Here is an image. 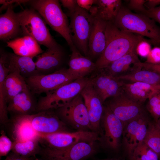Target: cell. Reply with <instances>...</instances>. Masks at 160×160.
<instances>
[{"instance_id": "obj_1", "label": "cell", "mask_w": 160, "mask_h": 160, "mask_svg": "<svg viewBox=\"0 0 160 160\" xmlns=\"http://www.w3.org/2000/svg\"><path fill=\"white\" fill-rule=\"evenodd\" d=\"M104 50L95 63L96 70L103 69L125 55L135 51L142 36L122 30L113 22H107Z\"/></svg>"}, {"instance_id": "obj_2", "label": "cell", "mask_w": 160, "mask_h": 160, "mask_svg": "<svg viewBox=\"0 0 160 160\" xmlns=\"http://www.w3.org/2000/svg\"><path fill=\"white\" fill-rule=\"evenodd\" d=\"M119 29L145 36L156 44H160V28L155 21L145 15L135 13L122 6L113 22Z\"/></svg>"}, {"instance_id": "obj_3", "label": "cell", "mask_w": 160, "mask_h": 160, "mask_svg": "<svg viewBox=\"0 0 160 160\" xmlns=\"http://www.w3.org/2000/svg\"><path fill=\"white\" fill-rule=\"evenodd\" d=\"M28 2L39 13L45 23L64 39L70 48L74 46L67 16L63 11L59 1L34 0H29Z\"/></svg>"}, {"instance_id": "obj_4", "label": "cell", "mask_w": 160, "mask_h": 160, "mask_svg": "<svg viewBox=\"0 0 160 160\" xmlns=\"http://www.w3.org/2000/svg\"><path fill=\"white\" fill-rule=\"evenodd\" d=\"M89 81V78H79L46 94L37 103L36 111L57 109L64 106L80 94Z\"/></svg>"}, {"instance_id": "obj_5", "label": "cell", "mask_w": 160, "mask_h": 160, "mask_svg": "<svg viewBox=\"0 0 160 160\" xmlns=\"http://www.w3.org/2000/svg\"><path fill=\"white\" fill-rule=\"evenodd\" d=\"M70 18L69 28L74 45L83 55L88 57V43L94 17L88 11L78 5L68 12Z\"/></svg>"}, {"instance_id": "obj_6", "label": "cell", "mask_w": 160, "mask_h": 160, "mask_svg": "<svg viewBox=\"0 0 160 160\" xmlns=\"http://www.w3.org/2000/svg\"><path fill=\"white\" fill-rule=\"evenodd\" d=\"M20 25L24 36L33 38L39 44L47 49L59 44L51 34L46 23L39 13L33 8L21 12Z\"/></svg>"}, {"instance_id": "obj_7", "label": "cell", "mask_w": 160, "mask_h": 160, "mask_svg": "<svg viewBox=\"0 0 160 160\" xmlns=\"http://www.w3.org/2000/svg\"><path fill=\"white\" fill-rule=\"evenodd\" d=\"M100 134L92 131H77L47 134H39V141L42 147L63 150L80 142L100 141Z\"/></svg>"}, {"instance_id": "obj_8", "label": "cell", "mask_w": 160, "mask_h": 160, "mask_svg": "<svg viewBox=\"0 0 160 160\" xmlns=\"http://www.w3.org/2000/svg\"><path fill=\"white\" fill-rule=\"evenodd\" d=\"M68 68H62L53 73L39 75L25 79L33 94H46L79 78Z\"/></svg>"}, {"instance_id": "obj_9", "label": "cell", "mask_w": 160, "mask_h": 160, "mask_svg": "<svg viewBox=\"0 0 160 160\" xmlns=\"http://www.w3.org/2000/svg\"><path fill=\"white\" fill-rule=\"evenodd\" d=\"M56 110L57 114L66 124L77 131H91L87 109L80 93Z\"/></svg>"}, {"instance_id": "obj_10", "label": "cell", "mask_w": 160, "mask_h": 160, "mask_svg": "<svg viewBox=\"0 0 160 160\" xmlns=\"http://www.w3.org/2000/svg\"><path fill=\"white\" fill-rule=\"evenodd\" d=\"M104 104L124 124L136 118L145 111L143 104L130 98L123 91L108 99Z\"/></svg>"}, {"instance_id": "obj_11", "label": "cell", "mask_w": 160, "mask_h": 160, "mask_svg": "<svg viewBox=\"0 0 160 160\" xmlns=\"http://www.w3.org/2000/svg\"><path fill=\"white\" fill-rule=\"evenodd\" d=\"M124 127V123L106 106L104 105L100 128L101 142L106 148L118 150Z\"/></svg>"}, {"instance_id": "obj_12", "label": "cell", "mask_w": 160, "mask_h": 160, "mask_svg": "<svg viewBox=\"0 0 160 160\" xmlns=\"http://www.w3.org/2000/svg\"><path fill=\"white\" fill-rule=\"evenodd\" d=\"M150 121L145 111L125 125L122 135L123 143L130 159L136 148L143 142Z\"/></svg>"}, {"instance_id": "obj_13", "label": "cell", "mask_w": 160, "mask_h": 160, "mask_svg": "<svg viewBox=\"0 0 160 160\" xmlns=\"http://www.w3.org/2000/svg\"><path fill=\"white\" fill-rule=\"evenodd\" d=\"M96 141L80 142L66 148L60 150L42 148L40 154L47 160H83L95 154Z\"/></svg>"}, {"instance_id": "obj_14", "label": "cell", "mask_w": 160, "mask_h": 160, "mask_svg": "<svg viewBox=\"0 0 160 160\" xmlns=\"http://www.w3.org/2000/svg\"><path fill=\"white\" fill-rule=\"evenodd\" d=\"M52 110L27 115L34 129L41 134L69 132L67 124Z\"/></svg>"}, {"instance_id": "obj_15", "label": "cell", "mask_w": 160, "mask_h": 160, "mask_svg": "<svg viewBox=\"0 0 160 160\" xmlns=\"http://www.w3.org/2000/svg\"><path fill=\"white\" fill-rule=\"evenodd\" d=\"M80 94L87 109L90 130L99 133L101 135L100 123L104 104L94 88L90 80Z\"/></svg>"}, {"instance_id": "obj_16", "label": "cell", "mask_w": 160, "mask_h": 160, "mask_svg": "<svg viewBox=\"0 0 160 160\" xmlns=\"http://www.w3.org/2000/svg\"><path fill=\"white\" fill-rule=\"evenodd\" d=\"M94 73L89 77L90 81L103 104L108 99L116 95L122 90V81L103 69Z\"/></svg>"}, {"instance_id": "obj_17", "label": "cell", "mask_w": 160, "mask_h": 160, "mask_svg": "<svg viewBox=\"0 0 160 160\" xmlns=\"http://www.w3.org/2000/svg\"><path fill=\"white\" fill-rule=\"evenodd\" d=\"M94 17L88 43V57L91 59L98 58L102 55L106 44L105 32L107 22Z\"/></svg>"}, {"instance_id": "obj_18", "label": "cell", "mask_w": 160, "mask_h": 160, "mask_svg": "<svg viewBox=\"0 0 160 160\" xmlns=\"http://www.w3.org/2000/svg\"><path fill=\"white\" fill-rule=\"evenodd\" d=\"M64 54L59 45L55 47L47 49L46 51L38 57L35 62L40 74H47L59 70L63 63Z\"/></svg>"}, {"instance_id": "obj_19", "label": "cell", "mask_w": 160, "mask_h": 160, "mask_svg": "<svg viewBox=\"0 0 160 160\" xmlns=\"http://www.w3.org/2000/svg\"><path fill=\"white\" fill-rule=\"evenodd\" d=\"M21 12H15L12 4L9 5L0 16V39L7 41L13 39L21 31Z\"/></svg>"}, {"instance_id": "obj_20", "label": "cell", "mask_w": 160, "mask_h": 160, "mask_svg": "<svg viewBox=\"0 0 160 160\" xmlns=\"http://www.w3.org/2000/svg\"><path fill=\"white\" fill-rule=\"evenodd\" d=\"M140 62L134 51L125 55L102 69L113 77H118L137 70L140 68L138 64Z\"/></svg>"}, {"instance_id": "obj_21", "label": "cell", "mask_w": 160, "mask_h": 160, "mask_svg": "<svg viewBox=\"0 0 160 160\" xmlns=\"http://www.w3.org/2000/svg\"><path fill=\"white\" fill-rule=\"evenodd\" d=\"M33 58L18 55L14 53H7L6 65L9 72H17L26 79L40 75Z\"/></svg>"}, {"instance_id": "obj_22", "label": "cell", "mask_w": 160, "mask_h": 160, "mask_svg": "<svg viewBox=\"0 0 160 160\" xmlns=\"http://www.w3.org/2000/svg\"><path fill=\"white\" fill-rule=\"evenodd\" d=\"M33 95L28 89L13 97L7 103L8 112L14 115L31 114V113L36 111L37 105Z\"/></svg>"}, {"instance_id": "obj_23", "label": "cell", "mask_w": 160, "mask_h": 160, "mask_svg": "<svg viewBox=\"0 0 160 160\" xmlns=\"http://www.w3.org/2000/svg\"><path fill=\"white\" fill-rule=\"evenodd\" d=\"M68 62L69 70L80 78L86 77L96 70L95 63L89 57L82 54L74 46Z\"/></svg>"}, {"instance_id": "obj_24", "label": "cell", "mask_w": 160, "mask_h": 160, "mask_svg": "<svg viewBox=\"0 0 160 160\" xmlns=\"http://www.w3.org/2000/svg\"><path fill=\"white\" fill-rule=\"evenodd\" d=\"M122 89L131 99L143 104L147 99L160 91V86L139 82L123 81Z\"/></svg>"}, {"instance_id": "obj_25", "label": "cell", "mask_w": 160, "mask_h": 160, "mask_svg": "<svg viewBox=\"0 0 160 160\" xmlns=\"http://www.w3.org/2000/svg\"><path fill=\"white\" fill-rule=\"evenodd\" d=\"M6 43L7 47L11 48L14 53L21 56L33 58L44 52L39 44L28 36L17 38Z\"/></svg>"}, {"instance_id": "obj_26", "label": "cell", "mask_w": 160, "mask_h": 160, "mask_svg": "<svg viewBox=\"0 0 160 160\" xmlns=\"http://www.w3.org/2000/svg\"><path fill=\"white\" fill-rule=\"evenodd\" d=\"M12 123L13 141L39 140V134L32 126L27 115H14Z\"/></svg>"}, {"instance_id": "obj_27", "label": "cell", "mask_w": 160, "mask_h": 160, "mask_svg": "<svg viewBox=\"0 0 160 160\" xmlns=\"http://www.w3.org/2000/svg\"><path fill=\"white\" fill-rule=\"evenodd\" d=\"M95 4L90 9V14L107 22L113 21L122 6L120 0H95Z\"/></svg>"}, {"instance_id": "obj_28", "label": "cell", "mask_w": 160, "mask_h": 160, "mask_svg": "<svg viewBox=\"0 0 160 160\" xmlns=\"http://www.w3.org/2000/svg\"><path fill=\"white\" fill-rule=\"evenodd\" d=\"M4 86L7 104L13 97L29 89L25 78L17 71L9 73L5 79Z\"/></svg>"}, {"instance_id": "obj_29", "label": "cell", "mask_w": 160, "mask_h": 160, "mask_svg": "<svg viewBox=\"0 0 160 160\" xmlns=\"http://www.w3.org/2000/svg\"><path fill=\"white\" fill-rule=\"evenodd\" d=\"M7 53L1 52L0 58V120L1 123L5 124L9 121L7 102L4 81L9 72L6 65Z\"/></svg>"}, {"instance_id": "obj_30", "label": "cell", "mask_w": 160, "mask_h": 160, "mask_svg": "<svg viewBox=\"0 0 160 160\" xmlns=\"http://www.w3.org/2000/svg\"><path fill=\"white\" fill-rule=\"evenodd\" d=\"M116 78L125 82H139L160 86V73L141 67L132 73Z\"/></svg>"}, {"instance_id": "obj_31", "label": "cell", "mask_w": 160, "mask_h": 160, "mask_svg": "<svg viewBox=\"0 0 160 160\" xmlns=\"http://www.w3.org/2000/svg\"><path fill=\"white\" fill-rule=\"evenodd\" d=\"M42 149L38 140L24 141H13L12 152L22 156L36 157L40 154Z\"/></svg>"}, {"instance_id": "obj_32", "label": "cell", "mask_w": 160, "mask_h": 160, "mask_svg": "<svg viewBox=\"0 0 160 160\" xmlns=\"http://www.w3.org/2000/svg\"><path fill=\"white\" fill-rule=\"evenodd\" d=\"M143 142L157 154L160 160V126L154 121L149 122Z\"/></svg>"}, {"instance_id": "obj_33", "label": "cell", "mask_w": 160, "mask_h": 160, "mask_svg": "<svg viewBox=\"0 0 160 160\" xmlns=\"http://www.w3.org/2000/svg\"><path fill=\"white\" fill-rule=\"evenodd\" d=\"M132 157L136 158L141 160H159L157 154L148 147L144 142L139 145L135 149Z\"/></svg>"}, {"instance_id": "obj_34", "label": "cell", "mask_w": 160, "mask_h": 160, "mask_svg": "<svg viewBox=\"0 0 160 160\" xmlns=\"http://www.w3.org/2000/svg\"><path fill=\"white\" fill-rule=\"evenodd\" d=\"M148 99L146 109L154 121L157 122L160 118V91L153 95Z\"/></svg>"}, {"instance_id": "obj_35", "label": "cell", "mask_w": 160, "mask_h": 160, "mask_svg": "<svg viewBox=\"0 0 160 160\" xmlns=\"http://www.w3.org/2000/svg\"><path fill=\"white\" fill-rule=\"evenodd\" d=\"M13 142L6 135L4 131L1 132L0 136V156H5L12 150Z\"/></svg>"}, {"instance_id": "obj_36", "label": "cell", "mask_w": 160, "mask_h": 160, "mask_svg": "<svg viewBox=\"0 0 160 160\" xmlns=\"http://www.w3.org/2000/svg\"><path fill=\"white\" fill-rule=\"evenodd\" d=\"M151 49L150 44L145 39L140 41L137 45L135 51L137 55L147 57Z\"/></svg>"}, {"instance_id": "obj_37", "label": "cell", "mask_w": 160, "mask_h": 160, "mask_svg": "<svg viewBox=\"0 0 160 160\" xmlns=\"http://www.w3.org/2000/svg\"><path fill=\"white\" fill-rule=\"evenodd\" d=\"M147 0H130L129 1L128 7L131 9L144 14L147 10L145 4Z\"/></svg>"}, {"instance_id": "obj_38", "label": "cell", "mask_w": 160, "mask_h": 160, "mask_svg": "<svg viewBox=\"0 0 160 160\" xmlns=\"http://www.w3.org/2000/svg\"><path fill=\"white\" fill-rule=\"evenodd\" d=\"M147 57L145 62L152 64L160 63V47H156L151 49Z\"/></svg>"}, {"instance_id": "obj_39", "label": "cell", "mask_w": 160, "mask_h": 160, "mask_svg": "<svg viewBox=\"0 0 160 160\" xmlns=\"http://www.w3.org/2000/svg\"><path fill=\"white\" fill-rule=\"evenodd\" d=\"M160 24V6L150 9H147L143 14Z\"/></svg>"}, {"instance_id": "obj_40", "label": "cell", "mask_w": 160, "mask_h": 160, "mask_svg": "<svg viewBox=\"0 0 160 160\" xmlns=\"http://www.w3.org/2000/svg\"><path fill=\"white\" fill-rule=\"evenodd\" d=\"M60 1L63 6L68 9V12L73 11L78 5L76 0H61Z\"/></svg>"}, {"instance_id": "obj_41", "label": "cell", "mask_w": 160, "mask_h": 160, "mask_svg": "<svg viewBox=\"0 0 160 160\" xmlns=\"http://www.w3.org/2000/svg\"><path fill=\"white\" fill-rule=\"evenodd\" d=\"M77 3L81 8L89 11L92 6L93 4H95V0H76Z\"/></svg>"}, {"instance_id": "obj_42", "label": "cell", "mask_w": 160, "mask_h": 160, "mask_svg": "<svg viewBox=\"0 0 160 160\" xmlns=\"http://www.w3.org/2000/svg\"><path fill=\"white\" fill-rule=\"evenodd\" d=\"M139 64L142 68L156 71L160 73V63L152 64L140 62Z\"/></svg>"}, {"instance_id": "obj_43", "label": "cell", "mask_w": 160, "mask_h": 160, "mask_svg": "<svg viewBox=\"0 0 160 160\" xmlns=\"http://www.w3.org/2000/svg\"><path fill=\"white\" fill-rule=\"evenodd\" d=\"M36 157H24L12 152L5 159L3 160H34Z\"/></svg>"}, {"instance_id": "obj_44", "label": "cell", "mask_w": 160, "mask_h": 160, "mask_svg": "<svg viewBox=\"0 0 160 160\" xmlns=\"http://www.w3.org/2000/svg\"><path fill=\"white\" fill-rule=\"evenodd\" d=\"M160 5V0H147L145 5L147 9H150L156 7Z\"/></svg>"}, {"instance_id": "obj_45", "label": "cell", "mask_w": 160, "mask_h": 160, "mask_svg": "<svg viewBox=\"0 0 160 160\" xmlns=\"http://www.w3.org/2000/svg\"><path fill=\"white\" fill-rule=\"evenodd\" d=\"M29 0H0V4H3L5 6H8L10 4H12L14 3H23L28 2Z\"/></svg>"}, {"instance_id": "obj_46", "label": "cell", "mask_w": 160, "mask_h": 160, "mask_svg": "<svg viewBox=\"0 0 160 160\" xmlns=\"http://www.w3.org/2000/svg\"><path fill=\"white\" fill-rule=\"evenodd\" d=\"M34 160H47L46 159L43 158H42V157L41 158H38L36 157L34 159Z\"/></svg>"}, {"instance_id": "obj_47", "label": "cell", "mask_w": 160, "mask_h": 160, "mask_svg": "<svg viewBox=\"0 0 160 160\" xmlns=\"http://www.w3.org/2000/svg\"><path fill=\"white\" fill-rule=\"evenodd\" d=\"M130 160H141L138 159L133 157H132L130 159Z\"/></svg>"}, {"instance_id": "obj_48", "label": "cell", "mask_w": 160, "mask_h": 160, "mask_svg": "<svg viewBox=\"0 0 160 160\" xmlns=\"http://www.w3.org/2000/svg\"><path fill=\"white\" fill-rule=\"evenodd\" d=\"M156 122L160 126V118Z\"/></svg>"}, {"instance_id": "obj_49", "label": "cell", "mask_w": 160, "mask_h": 160, "mask_svg": "<svg viewBox=\"0 0 160 160\" xmlns=\"http://www.w3.org/2000/svg\"><path fill=\"white\" fill-rule=\"evenodd\" d=\"M101 160H118L115 159H102Z\"/></svg>"}]
</instances>
